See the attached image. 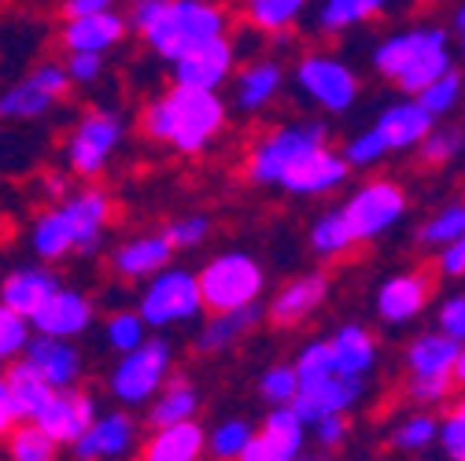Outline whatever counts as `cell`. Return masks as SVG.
Returning <instances> with one entry per match:
<instances>
[{
  "label": "cell",
  "mask_w": 465,
  "mask_h": 461,
  "mask_svg": "<svg viewBox=\"0 0 465 461\" xmlns=\"http://www.w3.org/2000/svg\"><path fill=\"white\" fill-rule=\"evenodd\" d=\"M281 89V67L277 64H252L237 82V103L244 111L266 107Z\"/></svg>",
  "instance_id": "33"
},
{
  "label": "cell",
  "mask_w": 465,
  "mask_h": 461,
  "mask_svg": "<svg viewBox=\"0 0 465 461\" xmlns=\"http://www.w3.org/2000/svg\"><path fill=\"white\" fill-rule=\"evenodd\" d=\"M111 8H114V0H67L64 15L78 19V15H96V12H111Z\"/></svg>",
  "instance_id": "55"
},
{
  "label": "cell",
  "mask_w": 465,
  "mask_h": 461,
  "mask_svg": "<svg viewBox=\"0 0 465 461\" xmlns=\"http://www.w3.org/2000/svg\"><path fill=\"white\" fill-rule=\"evenodd\" d=\"M325 292H329V277H325V273H303V277H296L292 284H284L281 292L273 296V303H270V321H273L277 329L300 325L303 318H311V314L322 307Z\"/></svg>",
  "instance_id": "23"
},
{
  "label": "cell",
  "mask_w": 465,
  "mask_h": 461,
  "mask_svg": "<svg viewBox=\"0 0 465 461\" xmlns=\"http://www.w3.org/2000/svg\"><path fill=\"white\" fill-rule=\"evenodd\" d=\"M45 192H48L52 200H64V178H48V181H45Z\"/></svg>",
  "instance_id": "57"
},
{
  "label": "cell",
  "mask_w": 465,
  "mask_h": 461,
  "mask_svg": "<svg viewBox=\"0 0 465 461\" xmlns=\"http://www.w3.org/2000/svg\"><path fill=\"white\" fill-rule=\"evenodd\" d=\"M207 233H211V221L203 214H185V218H173L163 237H166V244L173 251H178V248H196Z\"/></svg>",
  "instance_id": "45"
},
{
  "label": "cell",
  "mask_w": 465,
  "mask_h": 461,
  "mask_svg": "<svg viewBox=\"0 0 465 461\" xmlns=\"http://www.w3.org/2000/svg\"><path fill=\"white\" fill-rule=\"evenodd\" d=\"M93 417H96L93 395L82 391V387H64V391H52L48 407L34 417V425H37L45 436H52L55 443H67V446H71V443L89 428Z\"/></svg>",
  "instance_id": "15"
},
{
  "label": "cell",
  "mask_w": 465,
  "mask_h": 461,
  "mask_svg": "<svg viewBox=\"0 0 465 461\" xmlns=\"http://www.w3.org/2000/svg\"><path fill=\"white\" fill-rule=\"evenodd\" d=\"M67 89H71L67 67L55 60H45L26 78H19L12 89L0 93V123H34L60 103Z\"/></svg>",
  "instance_id": "8"
},
{
  "label": "cell",
  "mask_w": 465,
  "mask_h": 461,
  "mask_svg": "<svg viewBox=\"0 0 465 461\" xmlns=\"http://www.w3.org/2000/svg\"><path fill=\"white\" fill-rule=\"evenodd\" d=\"M384 152H388V144L381 141L377 130H370V133H362V137H355V141H347L343 162H351V166H373Z\"/></svg>",
  "instance_id": "49"
},
{
  "label": "cell",
  "mask_w": 465,
  "mask_h": 461,
  "mask_svg": "<svg viewBox=\"0 0 465 461\" xmlns=\"http://www.w3.org/2000/svg\"><path fill=\"white\" fill-rule=\"evenodd\" d=\"M34 329H30V318L8 310L5 303H0V362H12L26 351Z\"/></svg>",
  "instance_id": "40"
},
{
  "label": "cell",
  "mask_w": 465,
  "mask_h": 461,
  "mask_svg": "<svg viewBox=\"0 0 465 461\" xmlns=\"http://www.w3.org/2000/svg\"><path fill=\"white\" fill-rule=\"evenodd\" d=\"M458 30H461V41H465V8L458 12Z\"/></svg>",
  "instance_id": "58"
},
{
  "label": "cell",
  "mask_w": 465,
  "mask_h": 461,
  "mask_svg": "<svg viewBox=\"0 0 465 461\" xmlns=\"http://www.w3.org/2000/svg\"><path fill=\"white\" fill-rule=\"evenodd\" d=\"M19 425V414H15V402H12V391H8V380L0 377V436H8L12 428Z\"/></svg>",
  "instance_id": "54"
},
{
  "label": "cell",
  "mask_w": 465,
  "mask_h": 461,
  "mask_svg": "<svg viewBox=\"0 0 465 461\" xmlns=\"http://www.w3.org/2000/svg\"><path fill=\"white\" fill-rule=\"evenodd\" d=\"M296 380H300V387H307V384H318V380H329V377H336V369H332V351H329V343H311V348H303V355L296 358Z\"/></svg>",
  "instance_id": "42"
},
{
  "label": "cell",
  "mask_w": 465,
  "mask_h": 461,
  "mask_svg": "<svg viewBox=\"0 0 465 461\" xmlns=\"http://www.w3.org/2000/svg\"><path fill=\"white\" fill-rule=\"evenodd\" d=\"M200 299L211 314H229V310H241V307H252L262 292V270L252 255L244 251H229V255H218L211 259L200 277Z\"/></svg>",
  "instance_id": "5"
},
{
  "label": "cell",
  "mask_w": 465,
  "mask_h": 461,
  "mask_svg": "<svg viewBox=\"0 0 465 461\" xmlns=\"http://www.w3.org/2000/svg\"><path fill=\"white\" fill-rule=\"evenodd\" d=\"M252 436H255V432H252L248 421L232 417V421H222V425L211 432V439H207L203 446H211V457H214V461H237V454L248 446Z\"/></svg>",
  "instance_id": "37"
},
{
  "label": "cell",
  "mask_w": 465,
  "mask_h": 461,
  "mask_svg": "<svg viewBox=\"0 0 465 461\" xmlns=\"http://www.w3.org/2000/svg\"><path fill=\"white\" fill-rule=\"evenodd\" d=\"M440 443H443V450H447L450 461H465V402H458V407L443 417Z\"/></svg>",
  "instance_id": "48"
},
{
  "label": "cell",
  "mask_w": 465,
  "mask_h": 461,
  "mask_svg": "<svg viewBox=\"0 0 465 461\" xmlns=\"http://www.w3.org/2000/svg\"><path fill=\"white\" fill-rule=\"evenodd\" d=\"M303 450V421L292 414V407H277L262 432L248 439V446L237 454V461H300Z\"/></svg>",
  "instance_id": "16"
},
{
  "label": "cell",
  "mask_w": 465,
  "mask_h": 461,
  "mask_svg": "<svg viewBox=\"0 0 465 461\" xmlns=\"http://www.w3.org/2000/svg\"><path fill=\"white\" fill-rule=\"evenodd\" d=\"M144 321H141V314H134V310H119V314H111L107 318V325H104V336H107V348L111 351H119V355H126V351H134L137 343L144 339Z\"/></svg>",
  "instance_id": "41"
},
{
  "label": "cell",
  "mask_w": 465,
  "mask_h": 461,
  "mask_svg": "<svg viewBox=\"0 0 465 461\" xmlns=\"http://www.w3.org/2000/svg\"><path fill=\"white\" fill-rule=\"evenodd\" d=\"M458 96H461V82H458V74H454V71H443L432 85H425V89L418 93V103L436 119V114H443V111H450V107L458 103Z\"/></svg>",
  "instance_id": "44"
},
{
  "label": "cell",
  "mask_w": 465,
  "mask_h": 461,
  "mask_svg": "<svg viewBox=\"0 0 465 461\" xmlns=\"http://www.w3.org/2000/svg\"><path fill=\"white\" fill-rule=\"evenodd\" d=\"M311 248L322 255V259H340L355 248V237L347 233V225H343V214L340 211H329L318 218V225L311 229Z\"/></svg>",
  "instance_id": "35"
},
{
  "label": "cell",
  "mask_w": 465,
  "mask_h": 461,
  "mask_svg": "<svg viewBox=\"0 0 465 461\" xmlns=\"http://www.w3.org/2000/svg\"><path fill=\"white\" fill-rule=\"evenodd\" d=\"M373 130L381 133V141L388 144V152L391 148H411V144H418L432 130V114L418 100L414 103H395V107H388L381 114V123Z\"/></svg>",
  "instance_id": "29"
},
{
  "label": "cell",
  "mask_w": 465,
  "mask_h": 461,
  "mask_svg": "<svg viewBox=\"0 0 465 461\" xmlns=\"http://www.w3.org/2000/svg\"><path fill=\"white\" fill-rule=\"evenodd\" d=\"M126 37V19L119 12H96V15H78V19H67L64 23V48L67 52H107Z\"/></svg>",
  "instance_id": "24"
},
{
  "label": "cell",
  "mask_w": 465,
  "mask_h": 461,
  "mask_svg": "<svg viewBox=\"0 0 465 461\" xmlns=\"http://www.w3.org/2000/svg\"><path fill=\"white\" fill-rule=\"evenodd\" d=\"M461 237H465V203H454V207L440 211L421 229V244H429V248H447V244H454Z\"/></svg>",
  "instance_id": "39"
},
{
  "label": "cell",
  "mask_w": 465,
  "mask_h": 461,
  "mask_svg": "<svg viewBox=\"0 0 465 461\" xmlns=\"http://www.w3.org/2000/svg\"><path fill=\"white\" fill-rule=\"evenodd\" d=\"M89 325H93V299L74 292V288H64V284L55 288L45 299V307L30 318V329L37 336H60V339L82 336Z\"/></svg>",
  "instance_id": "17"
},
{
  "label": "cell",
  "mask_w": 465,
  "mask_h": 461,
  "mask_svg": "<svg viewBox=\"0 0 465 461\" xmlns=\"http://www.w3.org/2000/svg\"><path fill=\"white\" fill-rule=\"evenodd\" d=\"M55 288H60V277L48 266H19L0 280V303L23 318H34Z\"/></svg>",
  "instance_id": "22"
},
{
  "label": "cell",
  "mask_w": 465,
  "mask_h": 461,
  "mask_svg": "<svg viewBox=\"0 0 465 461\" xmlns=\"http://www.w3.org/2000/svg\"><path fill=\"white\" fill-rule=\"evenodd\" d=\"M64 67H67L71 85H74V82H78V85H93V82L100 78V71H104V55H100V52H71Z\"/></svg>",
  "instance_id": "50"
},
{
  "label": "cell",
  "mask_w": 465,
  "mask_h": 461,
  "mask_svg": "<svg viewBox=\"0 0 465 461\" xmlns=\"http://www.w3.org/2000/svg\"><path fill=\"white\" fill-rule=\"evenodd\" d=\"M329 141L322 123H307V126H288V130H273L270 137H262L252 155H248V178L259 185H277L284 178V170H292L307 152L322 148Z\"/></svg>",
  "instance_id": "9"
},
{
  "label": "cell",
  "mask_w": 465,
  "mask_h": 461,
  "mask_svg": "<svg viewBox=\"0 0 465 461\" xmlns=\"http://www.w3.org/2000/svg\"><path fill=\"white\" fill-rule=\"evenodd\" d=\"M314 425H318L322 446H336V443L347 436V421H343L340 414H329V417H322V421H314Z\"/></svg>",
  "instance_id": "53"
},
{
  "label": "cell",
  "mask_w": 465,
  "mask_h": 461,
  "mask_svg": "<svg viewBox=\"0 0 465 461\" xmlns=\"http://www.w3.org/2000/svg\"><path fill=\"white\" fill-rule=\"evenodd\" d=\"M5 439H8V461H55V450H60V443L45 436L34 421H19Z\"/></svg>",
  "instance_id": "34"
},
{
  "label": "cell",
  "mask_w": 465,
  "mask_h": 461,
  "mask_svg": "<svg viewBox=\"0 0 465 461\" xmlns=\"http://www.w3.org/2000/svg\"><path fill=\"white\" fill-rule=\"evenodd\" d=\"M373 64L384 78H391L406 96H418L425 85H432L443 71H450L447 55V34L443 30H406L388 37Z\"/></svg>",
  "instance_id": "4"
},
{
  "label": "cell",
  "mask_w": 465,
  "mask_h": 461,
  "mask_svg": "<svg viewBox=\"0 0 465 461\" xmlns=\"http://www.w3.org/2000/svg\"><path fill=\"white\" fill-rule=\"evenodd\" d=\"M343 178H347L343 155H336V152H329L322 144V148L307 152L292 170H284V178L277 185H284L288 192H296V196H322V192L336 189Z\"/></svg>",
  "instance_id": "21"
},
{
  "label": "cell",
  "mask_w": 465,
  "mask_h": 461,
  "mask_svg": "<svg viewBox=\"0 0 465 461\" xmlns=\"http://www.w3.org/2000/svg\"><path fill=\"white\" fill-rule=\"evenodd\" d=\"M296 78L307 89V96L318 100L329 111H347L355 103V93H359L355 74L347 71L340 60H332V55H307V60L300 64V71H296Z\"/></svg>",
  "instance_id": "12"
},
{
  "label": "cell",
  "mask_w": 465,
  "mask_h": 461,
  "mask_svg": "<svg viewBox=\"0 0 465 461\" xmlns=\"http://www.w3.org/2000/svg\"><path fill=\"white\" fill-rule=\"evenodd\" d=\"M259 391H262V398L277 402V407H288V402H292V395L300 391L296 369H292V366H273V369H266L262 380H259Z\"/></svg>",
  "instance_id": "46"
},
{
  "label": "cell",
  "mask_w": 465,
  "mask_h": 461,
  "mask_svg": "<svg viewBox=\"0 0 465 461\" xmlns=\"http://www.w3.org/2000/svg\"><path fill=\"white\" fill-rule=\"evenodd\" d=\"M126 26H134L163 60H178L182 52L222 37L225 15L207 0H134Z\"/></svg>",
  "instance_id": "2"
},
{
  "label": "cell",
  "mask_w": 465,
  "mask_h": 461,
  "mask_svg": "<svg viewBox=\"0 0 465 461\" xmlns=\"http://www.w3.org/2000/svg\"><path fill=\"white\" fill-rule=\"evenodd\" d=\"M203 443L207 436L196 421L166 425V428H155L152 439L141 446V461H200Z\"/></svg>",
  "instance_id": "26"
},
{
  "label": "cell",
  "mask_w": 465,
  "mask_h": 461,
  "mask_svg": "<svg viewBox=\"0 0 465 461\" xmlns=\"http://www.w3.org/2000/svg\"><path fill=\"white\" fill-rule=\"evenodd\" d=\"M200 310H203V299H200L196 273H189V270H159V277H152L148 288H144L137 314L152 329H170V325L193 321Z\"/></svg>",
  "instance_id": "7"
},
{
  "label": "cell",
  "mask_w": 465,
  "mask_h": 461,
  "mask_svg": "<svg viewBox=\"0 0 465 461\" xmlns=\"http://www.w3.org/2000/svg\"><path fill=\"white\" fill-rule=\"evenodd\" d=\"M8 391H12V402H15V414H19V421H34L45 407H48V398H52V387L37 377V369L26 362V358H19L12 369H8Z\"/></svg>",
  "instance_id": "31"
},
{
  "label": "cell",
  "mask_w": 465,
  "mask_h": 461,
  "mask_svg": "<svg viewBox=\"0 0 465 461\" xmlns=\"http://www.w3.org/2000/svg\"><path fill=\"white\" fill-rule=\"evenodd\" d=\"M454 358H458V339L450 336H418L406 351V366H411V377H450L454 369Z\"/></svg>",
  "instance_id": "30"
},
{
  "label": "cell",
  "mask_w": 465,
  "mask_h": 461,
  "mask_svg": "<svg viewBox=\"0 0 465 461\" xmlns=\"http://www.w3.org/2000/svg\"><path fill=\"white\" fill-rule=\"evenodd\" d=\"M123 141V119L111 111H85L78 126L67 137V166L78 178H96L104 174L107 159L114 155Z\"/></svg>",
  "instance_id": "10"
},
{
  "label": "cell",
  "mask_w": 465,
  "mask_h": 461,
  "mask_svg": "<svg viewBox=\"0 0 465 461\" xmlns=\"http://www.w3.org/2000/svg\"><path fill=\"white\" fill-rule=\"evenodd\" d=\"M440 332L450 339H465V296H454L440 310Z\"/></svg>",
  "instance_id": "51"
},
{
  "label": "cell",
  "mask_w": 465,
  "mask_h": 461,
  "mask_svg": "<svg viewBox=\"0 0 465 461\" xmlns=\"http://www.w3.org/2000/svg\"><path fill=\"white\" fill-rule=\"evenodd\" d=\"M436 439V417H411V421H402L391 436V443L399 450H421Z\"/></svg>",
  "instance_id": "47"
},
{
  "label": "cell",
  "mask_w": 465,
  "mask_h": 461,
  "mask_svg": "<svg viewBox=\"0 0 465 461\" xmlns=\"http://www.w3.org/2000/svg\"><path fill=\"white\" fill-rule=\"evenodd\" d=\"M225 126V107L211 89H189L173 85L159 100H152L141 114V130L148 141L173 144L185 155L203 152L218 130Z\"/></svg>",
  "instance_id": "1"
},
{
  "label": "cell",
  "mask_w": 465,
  "mask_h": 461,
  "mask_svg": "<svg viewBox=\"0 0 465 461\" xmlns=\"http://www.w3.org/2000/svg\"><path fill=\"white\" fill-rule=\"evenodd\" d=\"M402 211H406V192L395 181H370L347 200V207H340L343 225H347V233L355 237V244L388 233L402 218Z\"/></svg>",
  "instance_id": "11"
},
{
  "label": "cell",
  "mask_w": 465,
  "mask_h": 461,
  "mask_svg": "<svg viewBox=\"0 0 465 461\" xmlns=\"http://www.w3.org/2000/svg\"><path fill=\"white\" fill-rule=\"evenodd\" d=\"M148 402H152L148 407V425L152 428H166V425L193 421V414L200 407V391L185 377H166V384Z\"/></svg>",
  "instance_id": "28"
},
{
  "label": "cell",
  "mask_w": 465,
  "mask_h": 461,
  "mask_svg": "<svg viewBox=\"0 0 465 461\" xmlns=\"http://www.w3.org/2000/svg\"><path fill=\"white\" fill-rule=\"evenodd\" d=\"M329 351H332L336 377H366L370 366L377 362V343L362 325H343L329 339Z\"/></svg>",
  "instance_id": "27"
},
{
  "label": "cell",
  "mask_w": 465,
  "mask_h": 461,
  "mask_svg": "<svg viewBox=\"0 0 465 461\" xmlns=\"http://www.w3.org/2000/svg\"><path fill=\"white\" fill-rule=\"evenodd\" d=\"M359 395H362V377H329V380L300 387L288 407H292V414L303 425H314L329 414H343L347 407H355Z\"/></svg>",
  "instance_id": "18"
},
{
  "label": "cell",
  "mask_w": 465,
  "mask_h": 461,
  "mask_svg": "<svg viewBox=\"0 0 465 461\" xmlns=\"http://www.w3.org/2000/svg\"><path fill=\"white\" fill-rule=\"evenodd\" d=\"M450 380H454V384H465V348H458V358H454Z\"/></svg>",
  "instance_id": "56"
},
{
  "label": "cell",
  "mask_w": 465,
  "mask_h": 461,
  "mask_svg": "<svg viewBox=\"0 0 465 461\" xmlns=\"http://www.w3.org/2000/svg\"><path fill=\"white\" fill-rule=\"evenodd\" d=\"M303 12V0H248V19L259 30H284Z\"/></svg>",
  "instance_id": "38"
},
{
  "label": "cell",
  "mask_w": 465,
  "mask_h": 461,
  "mask_svg": "<svg viewBox=\"0 0 465 461\" xmlns=\"http://www.w3.org/2000/svg\"><path fill=\"white\" fill-rule=\"evenodd\" d=\"M19 358H26L52 391L74 387L78 377H82V369H85L82 366V351L74 348L71 339H60V336H37L34 332L30 343H26V351Z\"/></svg>",
  "instance_id": "14"
},
{
  "label": "cell",
  "mask_w": 465,
  "mask_h": 461,
  "mask_svg": "<svg viewBox=\"0 0 465 461\" xmlns=\"http://www.w3.org/2000/svg\"><path fill=\"white\" fill-rule=\"evenodd\" d=\"M432 296V277L425 270H411V273H395L381 284L377 292V310L384 321L391 325H402L421 314V307L429 303Z\"/></svg>",
  "instance_id": "20"
},
{
  "label": "cell",
  "mask_w": 465,
  "mask_h": 461,
  "mask_svg": "<svg viewBox=\"0 0 465 461\" xmlns=\"http://www.w3.org/2000/svg\"><path fill=\"white\" fill-rule=\"evenodd\" d=\"M418 144H421V162L425 166H443L461 152L465 133L461 130H429Z\"/></svg>",
  "instance_id": "43"
},
{
  "label": "cell",
  "mask_w": 465,
  "mask_h": 461,
  "mask_svg": "<svg viewBox=\"0 0 465 461\" xmlns=\"http://www.w3.org/2000/svg\"><path fill=\"white\" fill-rule=\"evenodd\" d=\"M134 421L126 414H96L89 428L71 443L74 461H114L134 446Z\"/></svg>",
  "instance_id": "19"
},
{
  "label": "cell",
  "mask_w": 465,
  "mask_h": 461,
  "mask_svg": "<svg viewBox=\"0 0 465 461\" xmlns=\"http://www.w3.org/2000/svg\"><path fill=\"white\" fill-rule=\"evenodd\" d=\"M170 251H173V248L166 244L163 233H159V237H134V240H126V244L114 248V255H111V270L119 273V277H126V280L155 277L159 270H166Z\"/></svg>",
  "instance_id": "25"
},
{
  "label": "cell",
  "mask_w": 465,
  "mask_h": 461,
  "mask_svg": "<svg viewBox=\"0 0 465 461\" xmlns=\"http://www.w3.org/2000/svg\"><path fill=\"white\" fill-rule=\"evenodd\" d=\"M259 321V307H241V310H229V314H214L200 336H196V351L200 355H214V351H225L232 339L244 336L252 325Z\"/></svg>",
  "instance_id": "32"
},
{
  "label": "cell",
  "mask_w": 465,
  "mask_h": 461,
  "mask_svg": "<svg viewBox=\"0 0 465 461\" xmlns=\"http://www.w3.org/2000/svg\"><path fill=\"white\" fill-rule=\"evenodd\" d=\"M173 64V85H189V89H218L229 71H232V44L222 37H211L189 52H182Z\"/></svg>",
  "instance_id": "13"
},
{
  "label": "cell",
  "mask_w": 465,
  "mask_h": 461,
  "mask_svg": "<svg viewBox=\"0 0 465 461\" xmlns=\"http://www.w3.org/2000/svg\"><path fill=\"white\" fill-rule=\"evenodd\" d=\"M170 366H173L170 343L159 339V336H144L137 348L126 351L119 358V366L111 369L107 387H111L114 398L123 402V407H141V402H148L166 384Z\"/></svg>",
  "instance_id": "6"
},
{
  "label": "cell",
  "mask_w": 465,
  "mask_h": 461,
  "mask_svg": "<svg viewBox=\"0 0 465 461\" xmlns=\"http://www.w3.org/2000/svg\"><path fill=\"white\" fill-rule=\"evenodd\" d=\"M458 244H461V251H465V237H461V240H458Z\"/></svg>",
  "instance_id": "59"
},
{
  "label": "cell",
  "mask_w": 465,
  "mask_h": 461,
  "mask_svg": "<svg viewBox=\"0 0 465 461\" xmlns=\"http://www.w3.org/2000/svg\"><path fill=\"white\" fill-rule=\"evenodd\" d=\"M450 391V377H411V398L418 402H440Z\"/></svg>",
  "instance_id": "52"
},
{
  "label": "cell",
  "mask_w": 465,
  "mask_h": 461,
  "mask_svg": "<svg viewBox=\"0 0 465 461\" xmlns=\"http://www.w3.org/2000/svg\"><path fill=\"white\" fill-rule=\"evenodd\" d=\"M111 221V200L100 189H85L78 196H67L55 207L41 211L30 229V248L37 259L55 262L71 251H96L104 240V229Z\"/></svg>",
  "instance_id": "3"
},
{
  "label": "cell",
  "mask_w": 465,
  "mask_h": 461,
  "mask_svg": "<svg viewBox=\"0 0 465 461\" xmlns=\"http://www.w3.org/2000/svg\"><path fill=\"white\" fill-rule=\"evenodd\" d=\"M388 0H325L322 12V30H347L355 23H366L370 15H377Z\"/></svg>",
  "instance_id": "36"
}]
</instances>
